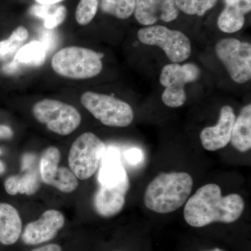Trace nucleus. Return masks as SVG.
Masks as SVG:
<instances>
[{"label":"nucleus","instance_id":"obj_1","mask_svg":"<svg viewBox=\"0 0 251 251\" xmlns=\"http://www.w3.org/2000/svg\"><path fill=\"white\" fill-rule=\"evenodd\" d=\"M245 204L238 194L222 196L219 185L208 184L197 190L188 200L184 216L186 222L202 227L214 222L231 224L239 219Z\"/></svg>","mask_w":251,"mask_h":251},{"label":"nucleus","instance_id":"obj_2","mask_svg":"<svg viewBox=\"0 0 251 251\" xmlns=\"http://www.w3.org/2000/svg\"><path fill=\"white\" fill-rule=\"evenodd\" d=\"M193 186L192 177L187 173H161L147 187L144 196L145 205L158 214L173 212L187 201Z\"/></svg>","mask_w":251,"mask_h":251},{"label":"nucleus","instance_id":"obj_3","mask_svg":"<svg viewBox=\"0 0 251 251\" xmlns=\"http://www.w3.org/2000/svg\"><path fill=\"white\" fill-rule=\"evenodd\" d=\"M103 54L86 48L71 46L56 52L52 69L61 76L74 80H85L97 76L103 69Z\"/></svg>","mask_w":251,"mask_h":251},{"label":"nucleus","instance_id":"obj_4","mask_svg":"<svg viewBox=\"0 0 251 251\" xmlns=\"http://www.w3.org/2000/svg\"><path fill=\"white\" fill-rule=\"evenodd\" d=\"M106 148L105 143L91 132L83 133L74 142L68 160L71 171L77 179H87L97 173Z\"/></svg>","mask_w":251,"mask_h":251},{"label":"nucleus","instance_id":"obj_5","mask_svg":"<svg viewBox=\"0 0 251 251\" xmlns=\"http://www.w3.org/2000/svg\"><path fill=\"white\" fill-rule=\"evenodd\" d=\"M80 101L104 125L126 127L133 122L134 114L129 104L112 96L86 92L81 96Z\"/></svg>","mask_w":251,"mask_h":251},{"label":"nucleus","instance_id":"obj_6","mask_svg":"<svg viewBox=\"0 0 251 251\" xmlns=\"http://www.w3.org/2000/svg\"><path fill=\"white\" fill-rule=\"evenodd\" d=\"M140 43L161 48L173 63L184 62L191 54V43L187 36L162 25H151L138 31Z\"/></svg>","mask_w":251,"mask_h":251},{"label":"nucleus","instance_id":"obj_7","mask_svg":"<svg viewBox=\"0 0 251 251\" xmlns=\"http://www.w3.org/2000/svg\"><path fill=\"white\" fill-rule=\"evenodd\" d=\"M33 115L51 131L68 135L76 130L81 123V115L72 105L54 99H46L34 104Z\"/></svg>","mask_w":251,"mask_h":251},{"label":"nucleus","instance_id":"obj_8","mask_svg":"<svg viewBox=\"0 0 251 251\" xmlns=\"http://www.w3.org/2000/svg\"><path fill=\"white\" fill-rule=\"evenodd\" d=\"M201 70L193 63L180 65L178 63L167 64L162 69L159 81L165 90L162 100L167 106L179 108L186 100L185 85L199 79Z\"/></svg>","mask_w":251,"mask_h":251},{"label":"nucleus","instance_id":"obj_9","mask_svg":"<svg viewBox=\"0 0 251 251\" xmlns=\"http://www.w3.org/2000/svg\"><path fill=\"white\" fill-rule=\"evenodd\" d=\"M216 53L234 82L245 83L251 78V45L234 38L221 39L216 44Z\"/></svg>","mask_w":251,"mask_h":251},{"label":"nucleus","instance_id":"obj_10","mask_svg":"<svg viewBox=\"0 0 251 251\" xmlns=\"http://www.w3.org/2000/svg\"><path fill=\"white\" fill-rule=\"evenodd\" d=\"M64 216L60 211H46L37 221L26 226L22 234L23 242L27 245H38L52 240L64 227Z\"/></svg>","mask_w":251,"mask_h":251},{"label":"nucleus","instance_id":"obj_11","mask_svg":"<svg viewBox=\"0 0 251 251\" xmlns=\"http://www.w3.org/2000/svg\"><path fill=\"white\" fill-rule=\"evenodd\" d=\"M235 120L233 108L227 105L223 106L217 125L206 127L201 131L200 138L203 148L211 151L226 148L230 142Z\"/></svg>","mask_w":251,"mask_h":251},{"label":"nucleus","instance_id":"obj_12","mask_svg":"<svg viewBox=\"0 0 251 251\" xmlns=\"http://www.w3.org/2000/svg\"><path fill=\"white\" fill-rule=\"evenodd\" d=\"M134 15L140 25L148 27L158 21H175L179 15V9L175 0H135Z\"/></svg>","mask_w":251,"mask_h":251},{"label":"nucleus","instance_id":"obj_13","mask_svg":"<svg viewBox=\"0 0 251 251\" xmlns=\"http://www.w3.org/2000/svg\"><path fill=\"white\" fill-rule=\"evenodd\" d=\"M129 187V179L115 186L99 185L94 197V209L97 214L105 218L118 214L125 206L126 195Z\"/></svg>","mask_w":251,"mask_h":251},{"label":"nucleus","instance_id":"obj_14","mask_svg":"<svg viewBox=\"0 0 251 251\" xmlns=\"http://www.w3.org/2000/svg\"><path fill=\"white\" fill-rule=\"evenodd\" d=\"M98 173L99 185L115 186L129 179L121 161L120 150L115 147L106 148Z\"/></svg>","mask_w":251,"mask_h":251},{"label":"nucleus","instance_id":"obj_15","mask_svg":"<svg viewBox=\"0 0 251 251\" xmlns=\"http://www.w3.org/2000/svg\"><path fill=\"white\" fill-rule=\"evenodd\" d=\"M23 224L17 209L7 203H0V243L10 246L22 233Z\"/></svg>","mask_w":251,"mask_h":251},{"label":"nucleus","instance_id":"obj_16","mask_svg":"<svg viewBox=\"0 0 251 251\" xmlns=\"http://www.w3.org/2000/svg\"><path fill=\"white\" fill-rule=\"evenodd\" d=\"M231 143L240 152H247L251 148V105L244 106L239 116L236 117L232 134Z\"/></svg>","mask_w":251,"mask_h":251},{"label":"nucleus","instance_id":"obj_17","mask_svg":"<svg viewBox=\"0 0 251 251\" xmlns=\"http://www.w3.org/2000/svg\"><path fill=\"white\" fill-rule=\"evenodd\" d=\"M40 186V174L34 170H31L23 175H13L4 182L6 193L11 196H16L18 193L31 196L39 189Z\"/></svg>","mask_w":251,"mask_h":251},{"label":"nucleus","instance_id":"obj_18","mask_svg":"<svg viewBox=\"0 0 251 251\" xmlns=\"http://www.w3.org/2000/svg\"><path fill=\"white\" fill-rule=\"evenodd\" d=\"M29 12L33 16L42 18L45 27L52 29L64 22L67 17V10L63 5L39 4L31 6Z\"/></svg>","mask_w":251,"mask_h":251},{"label":"nucleus","instance_id":"obj_19","mask_svg":"<svg viewBox=\"0 0 251 251\" xmlns=\"http://www.w3.org/2000/svg\"><path fill=\"white\" fill-rule=\"evenodd\" d=\"M61 153L56 147H49L44 150L39 162V174L45 184L50 185L57 174Z\"/></svg>","mask_w":251,"mask_h":251},{"label":"nucleus","instance_id":"obj_20","mask_svg":"<svg viewBox=\"0 0 251 251\" xmlns=\"http://www.w3.org/2000/svg\"><path fill=\"white\" fill-rule=\"evenodd\" d=\"M47 53L46 46L41 41H31L23 46L14 56V59L19 64L40 66L45 61Z\"/></svg>","mask_w":251,"mask_h":251},{"label":"nucleus","instance_id":"obj_21","mask_svg":"<svg viewBox=\"0 0 251 251\" xmlns=\"http://www.w3.org/2000/svg\"><path fill=\"white\" fill-rule=\"evenodd\" d=\"M29 36L27 29L23 26L18 27L7 39L0 41V59H7L16 55Z\"/></svg>","mask_w":251,"mask_h":251},{"label":"nucleus","instance_id":"obj_22","mask_svg":"<svg viewBox=\"0 0 251 251\" xmlns=\"http://www.w3.org/2000/svg\"><path fill=\"white\" fill-rule=\"evenodd\" d=\"M100 8L105 14L127 19L134 13L135 0H101Z\"/></svg>","mask_w":251,"mask_h":251},{"label":"nucleus","instance_id":"obj_23","mask_svg":"<svg viewBox=\"0 0 251 251\" xmlns=\"http://www.w3.org/2000/svg\"><path fill=\"white\" fill-rule=\"evenodd\" d=\"M50 186H54L62 193L74 192L78 186V181L75 175L67 167H59L53 181Z\"/></svg>","mask_w":251,"mask_h":251},{"label":"nucleus","instance_id":"obj_24","mask_svg":"<svg viewBox=\"0 0 251 251\" xmlns=\"http://www.w3.org/2000/svg\"><path fill=\"white\" fill-rule=\"evenodd\" d=\"M218 0H175L176 7L188 15L202 16L214 7Z\"/></svg>","mask_w":251,"mask_h":251},{"label":"nucleus","instance_id":"obj_25","mask_svg":"<svg viewBox=\"0 0 251 251\" xmlns=\"http://www.w3.org/2000/svg\"><path fill=\"white\" fill-rule=\"evenodd\" d=\"M99 0H80L75 11V20L80 25L92 22L98 10Z\"/></svg>","mask_w":251,"mask_h":251},{"label":"nucleus","instance_id":"obj_26","mask_svg":"<svg viewBox=\"0 0 251 251\" xmlns=\"http://www.w3.org/2000/svg\"><path fill=\"white\" fill-rule=\"evenodd\" d=\"M224 1L226 4L225 7L239 14L245 16L251 11V0H224Z\"/></svg>","mask_w":251,"mask_h":251},{"label":"nucleus","instance_id":"obj_27","mask_svg":"<svg viewBox=\"0 0 251 251\" xmlns=\"http://www.w3.org/2000/svg\"><path fill=\"white\" fill-rule=\"evenodd\" d=\"M125 158L130 164L136 165L143 159V153L138 148H132L125 152Z\"/></svg>","mask_w":251,"mask_h":251},{"label":"nucleus","instance_id":"obj_28","mask_svg":"<svg viewBox=\"0 0 251 251\" xmlns=\"http://www.w3.org/2000/svg\"><path fill=\"white\" fill-rule=\"evenodd\" d=\"M14 136V131L6 125H0V139L9 140Z\"/></svg>","mask_w":251,"mask_h":251},{"label":"nucleus","instance_id":"obj_29","mask_svg":"<svg viewBox=\"0 0 251 251\" xmlns=\"http://www.w3.org/2000/svg\"><path fill=\"white\" fill-rule=\"evenodd\" d=\"M18 67H19V63L16 59H14L12 62L9 63V64H5L2 68V70L6 74H11L16 72L18 69Z\"/></svg>","mask_w":251,"mask_h":251},{"label":"nucleus","instance_id":"obj_30","mask_svg":"<svg viewBox=\"0 0 251 251\" xmlns=\"http://www.w3.org/2000/svg\"><path fill=\"white\" fill-rule=\"evenodd\" d=\"M62 248L57 244H49V245L44 246L34 249L31 251H62Z\"/></svg>","mask_w":251,"mask_h":251},{"label":"nucleus","instance_id":"obj_31","mask_svg":"<svg viewBox=\"0 0 251 251\" xmlns=\"http://www.w3.org/2000/svg\"><path fill=\"white\" fill-rule=\"evenodd\" d=\"M36 1L41 4H58L62 0H36Z\"/></svg>","mask_w":251,"mask_h":251},{"label":"nucleus","instance_id":"obj_32","mask_svg":"<svg viewBox=\"0 0 251 251\" xmlns=\"http://www.w3.org/2000/svg\"><path fill=\"white\" fill-rule=\"evenodd\" d=\"M5 171H6V166L4 162L0 160V175L4 174Z\"/></svg>","mask_w":251,"mask_h":251},{"label":"nucleus","instance_id":"obj_33","mask_svg":"<svg viewBox=\"0 0 251 251\" xmlns=\"http://www.w3.org/2000/svg\"><path fill=\"white\" fill-rule=\"evenodd\" d=\"M207 251H224L221 250V249H218V248H216V249H213V250Z\"/></svg>","mask_w":251,"mask_h":251},{"label":"nucleus","instance_id":"obj_34","mask_svg":"<svg viewBox=\"0 0 251 251\" xmlns=\"http://www.w3.org/2000/svg\"><path fill=\"white\" fill-rule=\"evenodd\" d=\"M2 154V151H1V150H0V155Z\"/></svg>","mask_w":251,"mask_h":251}]
</instances>
